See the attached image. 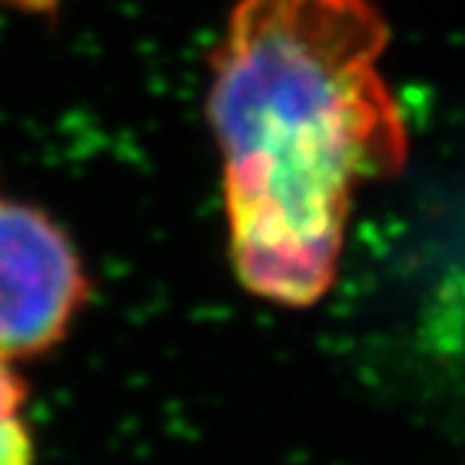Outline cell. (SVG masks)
I'll return each instance as SVG.
<instances>
[{
  "mask_svg": "<svg viewBox=\"0 0 465 465\" xmlns=\"http://www.w3.org/2000/svg\"><path fill=\"white\" fill-rule=\"evenodd\" d=\"M387 45L375 0H236L227 13L206 118L230 263L257 300H323L357 193L405 166L408 124L381 73Z\"/></svg>",
  "mask_w": 465,
  "mask_h": 465,
  "instance_id": "cell-1",
  "label": "cell"
},
{
  "mask_svg": "<svg viewBox=\"0 0 465 465\" xmlns=\"http://www.w3.org/2000/svg\"><path fill=\"white\" fill-rule=\"evenodd\" d=\"M91 278L70 232L34 203L0 193V360L43 357L70 336Z\"/></svg>",
  "mask_w": 465,
  "mask_h": 465,
  "instance_id": "cell-2",
  "label": "cell"
},
{
  "mask_svg": "<svg viewBox=\"0 0 465 465\" xmlns=\"http://www.w3.org/2000/svg\"><path fill=\"white\" fill-rule=\"evenodd\" d=\"M25 405L27 384L13 369V362L0 360V465H34L36 460Z\"/></svg>",
  "mask_w": 465,
  "mask_h": 465,
  "instance_id": "cell-3",
  "label": "cell"
}]
</instances>
